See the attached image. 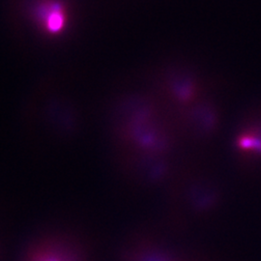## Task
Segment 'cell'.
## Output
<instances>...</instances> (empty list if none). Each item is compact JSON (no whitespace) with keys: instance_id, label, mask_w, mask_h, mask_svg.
<instances>
[{"instance_id":"3957f363","label":"cell","mask_w":261,"mask_h":261,"mask_svg":"<svg viewBox=\"0 0 261 261\" xmlns=\"http://www.w3.org/2000/svg\"><path fill=\"white\" fill-rule=\"evenodd\" d=\"M213 88V84L191 69L169 67L154 80L151 90L175 114Z\"/></svg>"},{"instance_id":"8992f818","label":"cell","mask_w":261,"mask_h":261,"mask_svg":"<svg viewBox=\"0 0 261 261\" xmlns=\"http://www.w3.org/2000/svg\"><path fill=\"white\" fill-rule=\"evenodd\" d=\"M25 261H79L69 248L57 242L40 243L28 252Z\"/></svg>"},{"instance_id":"277c9868","label":"cell","mask_w":261,"mask_h":261,"mask_svg":"<svg viewBox=\"0 0 261 261\" xmlns=\"http://www.w3.org/2000/svg\"><path fill=\"white\" fill-rule=\"evenodd\" d=\"M234 164L244 174L261 171V103L244 112L231 137Z\"/></svg>"},{"instance_id":"6da1fadb","label":"cell","mask_w":261,"mask_h":261,"mask_svg":"<svg viewBox=\"0 0 261 261\" xmlns=\"http://www.w3.org/2000/svg\"><path fill=\"white\" fill-rule=\"evenodd\" d=\"M224 200L222 184L196 154L187 155L166 188V213L177 223L210 218L220 212Z\"/></svg>"},{"instance_id":"5b68a950","label":"cell","mask_w":261,"mask_h":261,"mask_svg":"<svg viewBox=\"0 0 261 261\" xmlns=\"http://www.w3.org/2000/svg\"><path fill=\"white\" fill-rule=\"evenodd\" d=\"M30 13L38 28L48 36L62 35L69 23V11L64 0H35Z\"/></svg>"},{"instance_id":"7a4b0ae2","label":"cell","mask_w":261,"mask_h":261,"mask_svg":"<svg viewBox=\"0 0 261 261\" xmlns=\"http://www.w3.org/2000/svg\"><path fill=\"white\" fill-rule=\"evenodd\" d=\"M174 115L186 151L208 148L224 128V105L215 88Z\"/></svg>"}]
</instances>
